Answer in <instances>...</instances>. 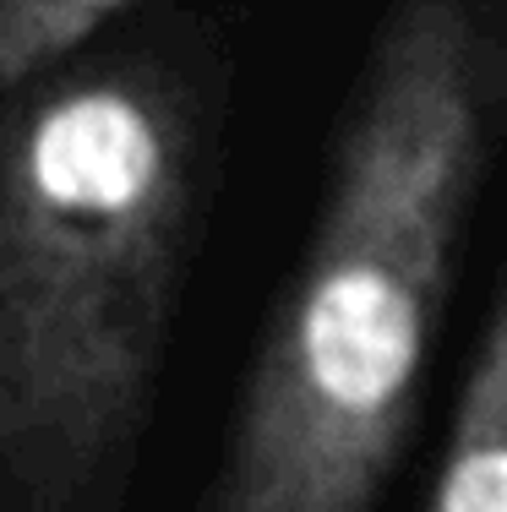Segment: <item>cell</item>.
<instances>
[{
    "label": "cell",
    "mask_w": 507,
    "mask_h": 512,
    "mask_svg": "<svg viewBox=\"0 0 507 512\" xmlns=\"http://www.w3.org/2000/svg\"><path fill=\"white\" fill-rule=\"evenodd\" d=\"M507 148V0H382L191 512H377Z\"/></svg>",
    "instance_id": "obj_1"
},
{
    "label": "cell",
    "mask_w": 507,
    "mask_h": 512,
    "mask_svg": "<svg viewBox=\"0 0 507 512\" xmlns=\"http://www.w3.org/2000/svg\"><path fill=\"white\" fill-rule=\"evenodd\" d=\"M197 22L93 44L6 93L0 512H126L224 131Z\"/></svg>",
    "instance_id": "obj_2"
},
{
    "label": "cell",
    "mask_w": 507,
    "mask_h": 512,
    "mask_svg": "<svg viewBox=\"0 0 507 512\" xmlns=\"http://www.w3.org/2000/svg\"><path fill=\"white\" fill-rule=\"evenodd\" d=\"M426 512H507V278L458 387Z\"/></svg>",
    "instance_id": "obj_3"
},
{
    "label": "cell",
    "mask_w": 507,
    "mask_h": 512,
    "mask_svg": "<svg viewBox=\"0 0 507 512\" xmlns=\"http://www.w3.org/2000/svg\"><path fill=\"white\" fill-rule=\"evenodd\" d=\"M137 0H0V88L17 93L77 60Z\"/></svg>",
    "instance_id": "obj_4"
}]
</instances>
